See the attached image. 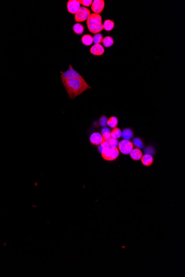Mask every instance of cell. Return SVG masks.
Returning a JSON list of instances; mask_svg holds the SVG:
<instances>
[{"label":"cell","mask_w":185,"mask_h":277,"mask_svg":"<svg viewBox=\"0 0 185 277\" xmlns=\"http://www.w3.org/2000/svg\"><path fill=\"white\" fill-rule=\"evenodd\" d=\"M80 8V4L78 0H69L67 3L68 11L71 14L75 15Z\"/></svg>","instance_id":"cell-7"},{"label":"cell","mask_w":185,"mask_h":277,"mask_svg":"<svg viewBox=\"0 0 185 277\" xmlns=\"http://www.w3.org/2000/svg\"><path fill=\"white\" fill-rule=\"evenodd\" d=\"M88 30L93 34H97L100 33L103 30L102 23L97 25H87Z\"/></svg>","instance_id":"cell-12"},{"label":"cell","mask_w":185,"mask_h":277,"mask_svg":"<svg viewBox=\"0 0 185 277\" xmlns=\"http://www.w3.org/2000/svg\"><path fill=\"white\" fill-rule=\"evenodd\" d=\"M103 34L102 33H97L95 34V35L93 37V42L94 43V44H100V43L102 42V40L103 39Z\"/></svg>","instance_id":"cell-22"},{"label":"cell","mask_w":185,"mask_h":277,"mask_svg":"<svg viewBox=\"0 0 185 277\" xmlns=\"http://www.w3.org/2000/svg\"><path fill=\"white\" fill-rule=\"evenodd\" d=\"M105 52L104 48L100 44H96L90 48V52L93 55L100 56L103 55Z\"/></svg>","instance_id":"cell-10"},{"label":"cell","mask_w":185,"mask_h":277,"mask_svg":"<svg viewBox=\"0 0 185 277\" xmlns=\"http://www.w3.org/2000/svg\"><path fill=\"white\" fill-rule=\"evenodd\" d=\"M80 5L85 7H89L92 4V0H78Z\"/></svg>","instance_id":"cell-26"},{"label":"cell","mask_w":185,"mask_h":277,"mask_svg":"<svg viewBox=\"0 0 185 277\" xmlns=\"http://www.w3.org/2000/svg\"><path fill=\"white\" fill-rule=\"evenodd\" d=\"M103 26V29H104L106 31L110 32L114 27V22L113 21L108 19L104 21Z\"/></svg>","instance_id":"cell-17"},{"label":"cell","mask_w":185,"mask_h":277,"mask_svg":"<svg viewBox=\"0 0 185 277\" xmlns=\"http://www.w3.org/2000/svg\"><path fill=\"white\" fill-rule=\"evenodd\" d=\"M81 40H82L83 44L85 45V46L92 45L93 43V36H92L90 35H88V34L83 35L82 37L81 38Z\"/></svg>","instance_id":"cell-15"},{"label":"cell","mask_w":185,"mask_h":277,"mask_svg":"<svg viewBox=\"0 0 185 277\" xmlns=\"http://www.w3.org/2000/svg\"><path fill=\"white\" fill-rule=\"evenodd\" d=\"M121 134H122L121 131L119 128L117 127L114 128L110 132L111 137L115 138V139L120 138L121 137Z\"/></svg>","instance_id":"cell-20"},{"label":"cell","mask_w":185,"mask_h":277,"mask_svg":"<svg viewBox=\"0 0 185 277\" xmlns=\"http://www.w3.org/2000/svg\"><path fill=\"white\" fill-rule=\"evenodd\" d=\"M141 163L144 165L148 167L150 166L153 164V156L151 155H143V157L141 158Z\"/></svg>","instance_id":"cell-14"},{"label":"cell","mask_w":185,"mask_h":277,"mask_svg":"<svg viewBox=\"0 0 185 277\" xmlns=\"http://www.w3.org/2000/svg\"><path fill=\"white\" fill-rule=\"evenodd\" d=\"M73 30L78 35H82L84 31V27L80 23H77L73 26Z\"/></svg>","instance_id":"cell-16"},{"label":"cell","mask_w":185,"mask_h":277,"mask_svg":"<svg viewBox=\"0 0 185 277\" xmlns=\"http://www.w3.org/2000/svg\"><path fill=\"white\" fill-rule=\"evenodd\" d=\"M102 22V17L100 14L93 13L90 14L87 20V25L101 24Z\"/></svg>","instance_id":"cell-8"},{"label":"cell","mask_w":185,"mask_h":277,"mask_svg":"<svg viewBox=\"0 0 185 277\" xmlns=\"http://www.w3.org/2000/svg\"><path fill=\"white\" fill-rule=\"evenodd\" d=\"M103 44L105 47L109 48L111 47L114 44V39L113 37L111 36H106L105 37L103 38V40H102Z\"/></svg>","instance_id":"cell-18"},{"label":"cell","mask_w":185,"mask_h":277,"mask_svg":"<svg viewBox=\"0 0 185 277\" xmlns=\"http://www.w3.org/2000/svg\"><path fill=\"white\" fill-rule=\"evenodd\" d=\"M104 6L105 2L104 0H94L91 5V9L94 13L99 14L102 12Z\"/></svg>","instance_id":"cell-6"},{"label":"cell","mask_w":185,"mask_h":277,"mask_svg":"<svg viewBox=\"0 0 185 277\" xmlns=\"http://www.w3.org/2000/svg\"><path fill=\"white\" fill-rule=\"evenodd\" d=\"M144 152L145 153V155H154L155 154V150L153 147L151 146H148L147 147L145 148L144 150Z\"/></svg>","instance_id":"cell-25"},{"label":"cell","mask_w":185,"mask_h":277,"mask_svg":"<svg viewBox=\"0 0 185 277\" xmlns=\"http://www.w3.org/2000/svg\"><path fill=\"white\" fill-rule=\"evenodd\" d=\"M109 132H111V131H110V128L107 127H104L103 128H102V130L101 131L102 135H104V134H105V133Z\"/></svg>","instance_id":"cell-27"},{"label":"cell","mask_w":185,"mask_h":277,"mask_svg":"<svg viewBox=\"0 0 185 277\" xmlns=\"http://www.w3.org/2000/svg\"><path fill=\"white\" fill-rule=\"evenodd\" d=\"M118 124V120L116 117L111 116L109 119H108L107 125L109 126L110 127L113 128L116 127Z\"/></svg>","instance_id":"cell-21"},{"label":"cell","mask_w":185,"mask_h":277,"mask_svg":"<svg viewBox=\"0 0 185 277\" xmlns=\"http://www.w3.org/2000/svg\"><path fill=\"white\" fill-rule=\"evenodd\" d=\"M108 141L110 147H117L118 143H119L118 139H115V138L110 137L108 140Z\"/></svg>","instance_id":"cell-24"},{"label":"cell","mask_w":185,"mask_h":277,"mask_svg":"<svg viewBox=\"0 0 185 277\" xmlns=\"http://www.w3.org/2000/svg\"><path fill=\"white\" fill-rule=\"evenodd\" d=\"M143 155L142 151L138 148H133L131 152L130 153V157L134 160H139L141 159Z\"/></svg>","instance_id":"cell-11"},{"label":"cell","mask_w":185,"mask_h":277,"mask_svg":"<svg viewBox=\"0 0 185 277\" xmlns=\"http://www.w3.org/2000/svg\"><path fill=\"white\" fill-rule=\"evenodd\" d=\"M107 121H108V118L106 116L104 115L102 116L99 120V123L100 126L104 127H106V126L107 125Z\"/></svg>","instance_id":"cell-23"},{"label":"cell","mask_w":185,"mask_h":277,"mask_svg":"<svg viewBox=\"0 0 185 277\" xmlns=\"http://www.w3.org/2000/svg\"><path fill=\"white\" fill-rule=\"evenodd\" d=\"M133 145L139 149H142L144 147V142L143 139L140 137H135L133 139Z\"/></svg>","instance_id":"cell-19"},{"label":"cell","mask_w":185,"mask_h":277,"mask_svg":"<svg viewBox=\"0 0 185 277\" xmlns=\"http://www.w3.org/2000/svg\"><path fill=\"white\" fill-rule=\"evenodd\" d=\"M118 150L124 155H129L131 152L134 147L132 142L130 140H121L118 143Z\"/></svg>","instance_id":"cell-3"},{"label":"cell","mask_w":185,"mask_h":277,"mask_svg":"<svg viewBox=\"0 0 185 277\" xmlns=\"http://www.w3.org/2000/svg\"><path fill=\"white\" fill-rule=\"evenodd\" d=\"M102 157L107 161L116 159L119 155V150L117 147H109L103 149L101 152Z\"/></svg>","instance_id":"cell-2"},{"label":"cell","mask_w":185,"mask_h":277,"mask_svg":"<svg viewBox=\"0 0 185 277\" xmlns=\"http://www.w3.org/2000/svg\"><path fill=\"white\" fill-rule=\"evenodd\" d=\"M61 73V79L62 80H66L70 78H77V77H82L80 74H79L78 72L75 71L73 68L71 64L69 65V68L67 71H65L64 72H60Z\"/></svg>","instance_id":"cell-5"},{"label":"cell","mask_w":185,"mask_h":277,"mask_svg":"<svg viewBox=\"0 0 185 277\" xmlns=\"http://www.w3.org/2000/svg\"><path fill=\"white\" fill-rule=\"evenodd\" d=\"M90 15V11L85 7H80L74 15V20L77 22H82L87 20Z\"/></svg>","instance_id":"cell-4"},{"label":"cell","mask_w":185,"mask_h":277,"mask_svg":"<svg viewBox=\"0 0 185 277\" xmlns=\"http://www.w3.org/2000/svg\"><path fill=\"white\" fill-rule=\"evenodd\" d=\"M62 82L70 99H74L85 90L91 89L83 77L62 80Z\"/></svg>","instance_id":"cell-1"},{"label":"cell","mask_w":185,"mask_h":277,"mask_svg":"<svg viewBox=\"0 0 185 277\" xmlns=\"http://www.w3.org/2000/svg\"><path fill=\"white\" fill-rule=\"evenodd\" d=\"M134 131L131 128H125L122 131L121 136L124 140H130L134 137Z\"/></svg>","instance_id":"cell-13"},{"label":"cell","mask_w":185,"mask_h":277,"mask_svg":"<svg viewBox=\"0 0 185 277\" xmlns=\"http://www.w3.org/2000/svg\"><path fill=\"white\" fill-rule=\"evenodd\" d=\"M90 142L94 145H99L103 142V136L99 132L93 133L89 138Z\"/></svg>","instance_id":"cell-9"}]
</instances>
